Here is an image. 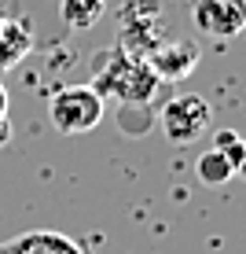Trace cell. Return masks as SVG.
Returning <instances> with one entry per match:
<instances>
[{"instance_id": "obj_6", "label": "cell", "mask_w": 246, "mask_h": 254, "mask_svg": "<svg viewBox=\"0 0 246 254\" xmlns=\"http://www.w3.org/2000/svg\"><path fill=\"white\" fill-rule=\"evenodd\" d=\"M147 66L154 70L158 81H180L191 70L198 66V48L191 41H169V45H158L147 52Z\"/></svg>"}, {"instance_id": "obj_10", "label": "cell", "mask_w": 246, "mask_h": 254, "mask_svg": "<svg viewBox=\"0 0 246 254\" xmlns=\"http://www.w3.org/2000/svg\"><path fill=\"white\" fill-rule=\"evenodd\" d=\"M195 173H198L202 185H209V188H221V185H228V181L235 177V170L228 166V159H224L221 151H217V147H209V151H202V155H198Z\"/></svg>"}, {"instance_id": "obj_5", "label": "cell", "mask_w": 246, "mask_h": 254, "mask_svg": "<svg viewBox=\"0 0 246 254\" xmlns=\"http://www.w3.org/2000/svg\"><path fill=\"white\" fill-rule=\"evenodd\" d=\"M162 19V7H158V0H129L125 7H121V41H129L125 52H133V56L144 59L151 48H158L162 41H158V22Z\"/></svg>"}, {"instance_id": "obj_7", "label": "cell", "mask_w": 246, "mask_h": 254, "mask_svg": "<svg viewBox=\"0 0 246 254\" xmlns=\"http://www.w3.org/2000/svg\"><path fill=\"white\" fill-rule=\"evenodd\" d=\"M0 254H85V247L77 240H70L66 232L33 229V232H22V236L4 240L0 243Z\"/></svg>"}, {"instance_id": "obj_14", "label": "cell", "mask_w": 246, "mask_h": 254, "mask_svg": "<svg viewBox=\"0 0 246 254\" xmlns=\"http://www.w3.org/2000/svg\"><path fill=\"white\" fill-rule=\"evenodd\" d=\"M85 254H92V251H89V247H85Z\"/></svg>"}, {"instance_id": "obj_11", "label": "cell", "mask_w": 246, "mask_h": 254, "mask_svg": "<svg viewBox=\"0 0 246 254\" xmlns=\"http://www.w3.org/2000/svg\"><path fill=\"white\" fill-rule=\"evenodd\" d=\"M118 126L125 129L129 136H144L147 129L154 126L151 103H121V111H118Z\"/></svg>"}, {"instance_id": "obj_9", "label": "cell", "mask_w": 246, "mask_h": 254, "mask_svg": "<svg viewBox=\"0 0 246 254\" xmlns=\"http://www.w3.org/2000/svg\"><path fill=\"white\" fill-rule=\"evenodd\" d=\"M107 11V0H59V22L66 30H92Z\"/></svg>"}, {"instance_id": "obj_12", "label": "cell", "mask_w": 246, "mask_h": 254, "mask_svg": "<svg viewBox=\"0 0 246 254\" xmlns=\"http://www.w3.org/2000/svg\"><path fill=\"white\" fill-rule=\"evenodd\" d=\"M213 147L228 159V166H232L235 173L243 170V159H246V147H243V140H239V133H232V129H221V133L213 136Z\"/></svg>"}, {"instance_id": "obj_13", "label": "cell", "mask_w": 246, "mask_h": 254, "mask_svg": "<svg viewBox=\"0 0 246 254\" xmlns=\"http://www.w3.org/2000/svg\"><path fill=\"white\" fill-rule=\"evenodd\" d=\"M4 118H7V96H4V89H0V126H4Z\"/></svg>"}, {"instance_id": "obj_8", "label": "cell", "mask_w": 246, "mask_h": 254, "mask_svg": "<svg viewBox=\"0 0 246 254\" xmlns=\"http://www.w3.org/2000/svg\"><path fill=\"white\" fill-rule=\"evenodd\" d=\"M33 48V37L22 22L15 19H0V74H7L26 52Z\"/></svg>"}, {"instance_id": "obj_3", "label": "cell", "mask_w": 246, "mask_h": 254, "mask_svg": "<svg viewBox=\"0 0 246 254\" xmlns=\"http://www.w3.org/2000/svg\"><path fill=\"white\" fill-rule=\"evenodd\" d=\"M154 122H158V129H162V136L169 140V144L188 147V144H195L198 136L209 133V126H213V107L195 92H180V96H173V100L162 103V111H158Z\"/></svg>"}, {"instance_id": "obj_4", "label": "cell", "mask_w": 246, "mask_h": 254, "mask_svg": "<svg viewBox=\"0 0 246 254\" xmlns=\"http://www.w3.org/2000/svg\"><path fill=\"white\" fill-rule=\"evenodd\" d=\"M191 26L213 41H235L246 30V0H191Z\"/></svg>"}, {"instance_id": "obj_1", "label": "cell", "mask_w": 246, "mask_h": 254, "mask_svg": "<svg viewBox=\"0 0 246 254\" xmlns=\"http://www.w3.org/2000/svg\"><path fill=\"white\" fill-rule=\"evenodd\" d=\"M158 77L147 59L125 52V45H110L92 59V89L103 100L118 103H151L158 96Z\"/></svg>"}, {"instance_id": "obj_2", "label": "cell", "mask_w": 246, "mask_h": 254, "mask_svg": "<svg viewBox=\"0 0 246 254\" xmlns=\"http://www.w3.org/2000/svg\"><path fill=\"white\" fill-rule=\"evenodd\" d=\"M107 115V100L92 89V85H66L48 100V118L55 133L63 136H81L92 133Z\"/></svg>"}]
</instances>
